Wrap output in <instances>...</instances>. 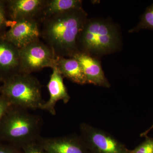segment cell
<instances>
[{"label": "cell", "instance_id": "1", "mask_svg": "<svg viewBox=\"0 0 153 153\" xmlns=\"http://www.w3.org/2000/svg\"><path fill=\"white\" fill-rule=\"evenodd\" d=\"M87 15L81 8L56 15L42 21L41 36L55 57H72L78 52V39Z\"/></svg>", "mask_w": 153, "mask_h": 153}, {"label": "cell", "instance_id": "2", "mask_svg": "<svg viewBox=\"0 0 153 153\" xmlns=\"http://www.w3.org/2000/svg\"><path fill=\"white\" fill-rule=\"evenodd\" d=\"M42 126L40 116L11 105L0 123V138L22 149L25 145L38 141L41 137Z\"/></svg>", "mask_w": 153, "mask_h": 153}, {"label": "cell", "instance_id": "3", "mask_svg": "<svg viewBox=\"0 0 153 153\" xmlns=\"http://www.w3.org/2000/svg\"><path fill=\"white\" fill-rule=\"evenodd\" d=\"M119 35L112 23L99 19L85 22L78 39V52L88 55H102L112 52L117 49Z\"/></svg>", "mask_w": 153, "mask_h": 153}, {"label": "cell", "instance_id": "4", "mask_svg": "<svg viewBox=\"0 0 153 153\" xmlns=\"http://www.w3.org/2000/svg\"><path fill=\"white\" fill-rule=\"evenodd\" d=\"M1 88L2 96L11 106L26 110L40 109L43 100L41 85L31 74L17 73L4 79Z\"/></svg>", "mask_w": 153, "mask_h": 153}, {"label": "cell", "instance_id": "5", "mask_svg": "<svg viewBox=\"0 0 153 153\" xmlns=\"http://www.w3.org/2000/svg\"><path fill=\"white\" fill-rule=\"evenodd\" d=\"M21 72L31 74L46 67H56L52 49L40 39L19 49Z\"/></svg>", "mask_w": 153, "mask_h": 153}, {"label": "cell", "instance_id": "6", "mask_svg": "<svg viewBox=\"0 0 153 153\" xmlns=\"http://www.w3.org/2000/svg\"><path fill=\"white\" fill-rule=\"evenodd\" d=\"M80 136L90 153H129L123 144L112 135L86 123L79 127Z\"/></svg>", "mask_w": 153, "mask_h": 153}, {"label": "cell", "instance_id": "7", "mask_svg": "<svg viewBox=\"0 0 153 153\" xmlns=\"http://www.w3.org/2000/svg\"><path fill=\"white\" fill-rule=\"evenodd\" d=\"M39 22L38 19L33 18L8 21L7 27L10 28L3 37L18 49H22L40 39Z\"/></svg>", "mask_w": 153, "mask_h": 153}, {"label": "cell", "instance_id": "8", "mask_svg": "<svg viewBox=\"0 0 153 153\" xmlns=\"http://www.w3.org/2000/svg\"><path fill=\"white\" fill-rule=\"evenodd\" d=\"M38 141L49 153H90L79 135L41 137Z\"/></svg>", "mask_w": 153, "mask_h": 153}, {"label": "cell", "instance_id": "9", "mask_svg": "<svg viewBox=\"0 0 153 153\" xmlns=\"http://www.w3.org/2000/svg\"><path fill=\"white\" fill-rule=\"evenodd\" d=\"M49 91V98L45 102L40 109L48 111L52 115L56 114L55 108L57 102L62 100L66 103L70 99V96L63 80V76L57 67L52 69V73L47 85Z\"/></svg>", "mask_w": 153, "mask_h": 153}, {"label": "cell", "instance_id": "10", "mask_svg": "<svg viewBox=\"0 0 153 153\" xmlns=\"http://www.w3.org/2000/svg\"><path fill=\"white\" fill-rule=\"evenodd\" d=\"M21 72L20 51L16 47L0 37V75L4 80Z\"/></svg>", "mask_w": 153, "mask_h": 153}, {"label": "cell", "instance_id": "11", "mask_svg": "<svg viewBox=\"0 0 153 153\" xmlns=\"http://www.w3.org/2000/svg\"><path fill=\"white\" fill-rule=\"evenodd\" d=\"M73 58L80 63L87 83L97 86L109 88L110 86L98 60L91 55L78 52L73 55Z\"/></svg>", "mask_w": 153, "mask_h": 153}, {"label": "cell", "instance_id": "12", "mask_svg": "<svg viewBox=\"0 0 153 153\" xmlns=\"http://www.w3.org/2000/svg\"><path fill=\"white\" fill-rule=\"evenodd\" d=\"M46 0H13L8 2L9 13L13 21L33 18L39 19Z\"/></svg>", "mask_w": 153, "mask_h": 153}, {"label": "cell", "instance_id": "13", "mask_svg": "<svg viewBox=\"0 0 153 153\" xmlns=\"http://www.w3.org/2000/svg\"><path fill=\"white\" fill-rule=\"evenodd\" d=\"M56 67L62 76L80 85L87 82L80 63L73 57L56 58Z\"/></svg>", "mask_w": 153, "mask_h": 153}, {"label": "cell", "instance_id": "14", "mask_svg": "<svg viewBox=\"0 0 153 153\" xmlns=\"http://www.w3.org/2000/svg\"><path fill=\"white\" fill-rule=\"evenodd\" d=\"M82 4L80 0H46L38 21L42 22L47 18L81 8Z\"/></svg>", "mask_w": 153, "mask_h": 153}, {"label": "cell", "instance_id": "15", "mask_svg": "<svg viewBox=\"0 0 153 153\" xmlns=\"http://www.w3.org/2000/svg\"><path fill=\"white\" fill-rule=\"evenodd\" d=\"M142 29L153 30V4L147 8L141 17V20L137 26L129 31L130 33L139 32Z\"/></svg>", "mask_w": 153, "mask_h": 153}, {"label": "cell", "instance_id": "16", "mask_svg": "<svg viewBox=\"0 0 153 153\" xmlns=\"http://www.w3.org/2000/svg\"><path fill=\"white\" fill-rule=\"evenodd\" d=\"M145 140L129 153H153V138L145 137Z\"/></svg>", "mask_w": 153, "mask_h": 153}, {"label": "cell", "instance_id": "17", "mask_svg": "<svg viewBox=\"0 0 153 153\" xmlns=\"http://www.w3.org/2000/svg\"><path fill=\"white\" fill-rule=\"evenodd\" d=\"M21 149L22 153H49L38 141L25 145Z\"/></svg>", "mask_w": 153, "mask_h": 153}, {"label": "cell", "instance_id": "18", "mask_svg": "<svg viewBox=\"0 0 153 153\" xmlns=\"http://www.w3.org/2000/svg\"><path fill=\"white\" fill-rule=\"evenodd\" d=\"M10 106L9 102L3 96H0V123L3 117Z\"/></svg>", "mask_w": 153, "mask_h": 153}, {"label": "cell", "instance_id": "19", "mask_svg": "<svg viewBox=\"0 0 153 153\" xmlns=\"http://www.w3.org/2000/svg\"><path fill=\"white\" fill-rule=\"evenodd\" d=\"M5 6L4 2L0 1V30L7 27Z\"/></svg>", "mask_w": 153, "mask_h": 153}, {"label": "cell", "instance_id": "20", "mask_svg": "<svg viewBox=\"0 0 153 153\" xmlns=\"http://www.w3.org/2000/svg\"><path fill=\"white\" fill-rule=\"evenodd\" d=\"M0 153H22V151L20 148H17L16 149H11L0 146Z\"/></svg>", "mask_w": 153, "mask_h": 153}, {"label": "cell", "instance_id": "21", "mask_svg": "<svg viewBox=\"0 0 153 153\" xmlns=\"http://www.w3.org/2000/svg\"><path fill=\"white\" fill-rule=\"evenodd\" d=\"M152 129H153V123L149 128L147 130H146V131L143 132L140 135V136L141 137H145L147 136L148 133H149V132Z\"/></svg>", "mask_w": 153, "mask_h": 153}, {"label": "cell", "instance_id": "22", "mask_svg": "<svg viewBox=\"0 0 153 153\" xmlns=\"http://www.w3.org/2000/svg\"><path fill=\"white\" fill-rule=\"evenodd\" d=\"M0 90H1V88H0Z\"/></svg>", "mask_w": 153, "mask_h": 153}]
</instances>
